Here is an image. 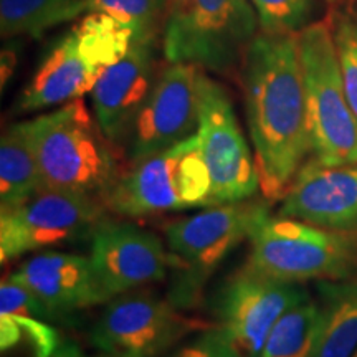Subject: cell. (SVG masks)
Instances as JSON below:
<instances>
[{
  "label": "cell",
  "instance_id": "6da1fadb",
  "mask_svg": "<svg viewBox=\"0 0 357 357\" xmlns=\"http://www.w3.org/2000/svg\"><path fill=\"white\" fill-rule=\"evenodd\" d=\"M240 73L260 192L280 202L310 159L298 33L260 30Z\"/></svg>",
  "mask_w": 357,
  "mask_h": 357
},
{
  "label": "cell",
  "instance_id": "4fadbf2b",
  "mask_svg": "<svg viewBox=\"0 0 357 357\" xmlns=\"http://www.w3.org/2000/svg\"><path fill=\"white\" fill-rule=\"evenodd\" d=\"M89 242V263L108 300L167 278V247L139 225L105 220Z\"/></svg>",
  "mask_w": 357,
  "mask_h": 357
},
{
  "label": "cell",
  "instance_id": "f546056e",
  "mask_svg": "<svg viewBox=\"0 0 357 357\" xmlns=\"http://www.w3.org/2000/svg\"><path fill=\"white\" fill-rule=\"evenodd\" d=\"M98 357H108V356H105V354H102V356H98Z\"/></svg>",
  "mask_w": 357,
  "mask_h": 357
},
{
  "label": "cell",
  "instance_id": "4dcf8cb0",
  "mask_svg": "<svg viewBox=\"0 0 357 357\" xmlns=\"http://www.w3.org/2000/svg\"><path fill=\"white\" fill-rule=\"evenodd\" d=\"M352 357H357V352H356V354H354V356H352Z\"/></svg>",
  "mask_w": 357,
  "mask_h": 357
},
{
  "label": "cell",
  "instance_id": "7c38bea8",
  "mask_svg": "<svg viewBox=\"0 0 357 357\" xmlns=\"http://www.w3.org/2000/svg\"><path fill=\"white\" fill-rule=\"evenodd\" d=\"M199 73L187 63L159 71L129 134L132 162L189 139L199 131Z\"/></svg>",
  "mask_w": 357,
  "mask_h": 357
},
{
  "label": "cell",
  "instance_id": "8992f818",
  "mask_svg": "<svg viewBox=\"0 0 357 357\" xmlns=\"http://www.w3.org/2000/svg\"><path fill=\"white\" fill-rule=\"evenodd\" d=\"M248 242V265L273 278L305 283L357 273V234L268 212L253 227Z\"/></svg>",
  "mask_w": 357,
  "mask_h": 357
},
{
  "label": "cell",
  "instance_id": "7a4b0ae2",
  "mask_svg": "<svg viewBox=\"0 0 357 357\" xmlns=\"http://www.w3.org/2000/svg\"><path fill=\"white\" fill-rule=\"evenodd\" d=\"M30 136L45 187L100 200L121 177L116 147L82 98L30 121Z\"/></svg>",
  "mask_w": 357,
  "mask_h": 357
},
{
  "label": "cell",
  "instance_id": "44dd1931",
  "mask_svg": "<svg viewBox=\"0 0 357 357\" xmlns=\"http://www.w3.org/2000/svg\"><path fill=\"white\" fill-rule=\"evenodd\" d=\"M318 301L311 294L275 324L258 357H311L318 328Z\"/></svg>",
  "mask_w": 357,
  "mask_h": 357
},
{
  "label": "cell",
  "instance_id": "d6986e66",
  "mask_svg": "<svg viewBox=\"0 0 357 357\" xmlns=\"http://www.w3.org/2000/svg\"><path fill=\"white\" fill-rule=\"evenodd\" d=\"M45 189L35 155L30 121L12 124L0 141V212L17 207Z\"/></svg>",
  "mask_w": 357,
  "mask_h": 357
},
{
  "label": "cell",
  "instance_id": "52a82bcc",
  "mask_svg": "<svg viewBox=\"0 0 357 357\" xmlns=\"http://www.w3.org/2000/svg\"><path fill=\"white\" fill-rule=\"evenodd\" d=\"M212 205V181L199 132L189 139L132 162L106 199L116 215L153 217Z\"/></svg>",
  "mask_w": 357,
  "mask_h": 357
},
{
  "label": "cell",
  "instance_id": "7402d4cb",
  "mask_svg": "<svg viewBox=\"0 0 357 357\" xmlns=\"http://www.w3.org/2000/svg\"><path fill=\"white\" fill-rule=\"evenodd\" d=\"M334 7L328 25L336 45L346 96L357 118V0H342Z\"/></svg>",
  "mask_w": 357,
  "mask_h": 357
},
{
  "label": "cell",
  "instance_id": "5bb4252c",
  "mask_svg": "<svg viewBox=\"0 0 357 357\" xmlns=\"http://www.w3.org/2000/svg\"><path fill=\"white\" fill-rule=\"evenodd\" d=\"M276 213L321 229L357 234V164L323 166L306 160Z\"/></svg>",
  "mask_w": 357,
  "mask_h": 357
},
{
  "label": "cell",
  "instance_id": "484cf974",
  "mask_svg": "<svg viewBox=\"0 0 357 357\" xmlns=\"http://www.w3.org/2000/svg\"><path fill=\"white\" fill-rule=\"evenodd\" d=\"M171 357H231L215 326L200 331L192 341L178 347Z\"/></svg>",
  "mask_w": 357,
  "mask_h": 357
},
{
  "label": "cell",
  "instance_id": "2e32d148",
  "mask_svg": "<svg viewBox=\"0 0 357 357\" xmlns=\"http://www.w3.org/2000/svg\"><path fill=\"white\" fill-rule=\"evenodd\" d=\"M37 298L48 319L108 303L89 258L47 250L30 257L10 275Z\"/></svg>",
  "mask_w": 357,
  "mask_h": 357
},
{
  "label": "cell",
  "instance_id": "9c48e42d",
  "mask_svg": "<svg viewBox=\"0 0 357 357\" xmlns=\"http://www.w3.org/2000/svg\"><path fill=\"white\" fill-rule=\"evenodd\" d=\"M310 296L303 283L268 276L245 263L215 296V329L231 357H258L281 316Z\"/></svg>",
  "mask_w": 357,
  "mask_h": 357
},
{
  "label": "cell",
  "instance_id": "8fae6325",
  "mask_svg": "<svg viewBox=\"0 0 357 357\" xmlns=\"http://www.w3.org/2000/svg\"><path fill=\"white\" fill-rule=\"evenodd\" d=\"M199 137L212 181V205L242 202L260 190L255 154L245 139L227 89L199 73Z\"/></svg>",
  "mask_w": 357,
  "mask_h": 357
},
{
  "label": "cell",
  "instance_id": "5b68a950",
  "mask_svg": "<svg viewBox=\"0 0 357 357\" xmlns=\"http://www.w3.org/2000/svg\"><path fill=\"white\" fill-rule=\"evenodd\" d=\"M310 159L323 166L357 164V118L347 101L328 22L298 32Z\"/></svg>",
  "mask_w": 357,
  "mask_h": 357
},
{
  "label": "cell",
  "instance_id": "30bf717a",
  "mask_svg": "<svg viewBox=\"0 0 357 357\" xmlns=\"http://www.w3.org/2000/svg\"><path fill=\"white\" fill-rule=\"evenodd\" d=\"M211 324L187 318L169 298L129 291L111 298L91 331L96 349L108 357H160L187 334Z\"/></svg>",
  "mask_w": 357,
  "mask_h": 357
},
{
  "label": "cell",
  "instance_id": "ffe728a7",
  "mask_svg": "<svg viewBox=\"0 0 357 357\" xmlns=\"http://www.w3.org/2000/svg\"><path fill=\"white\" fill-rule=\"evenodd\" d=\"M82 13H86L84 0H0V33L2 38L42 37Z\"/></svg>",
  "mask_w": 357,
  "mask_h": 357
},
{
  "label": "cell",
  "instance_id": "e0dca14e",
  "mask_svg": "<svg viewBox=\"0 0 357 357\" xmlns=\"http://www.w3.org/2000/svg\"><path fill=\"white\" fill-rule=\"evenodd\" d=\"M105 73L86 48L77 30L70 29L52 45L37 71L22 91L20 111H38L79 100L91 93Z\"/></svg>",
  "mask_w": 357,
  "mask_h": 357
},
{
  "label": "cell",
  "instance_id": "4316f807",
  "mask_svg": "<svg viewBox=\"0 0 357 357\" xmlns=\"http://www.w3.org/2000/svg\"><path fill=\"white\" fill-rule=\"evenodd\" d=\"M17 65V50L8 45L7 48L2 50V89L6 86V83L10 79L13 70Z\"/></svg>",
  "mask_w": 357,
  "mask_h": 357
},
{
  "label": "cell",
  "instance_id": "ba28073f",
  "mask_svg": "<svg viewBox=\"0 0 357 357\" xmlns=\"http://www.w3.org/2000/svg\"><path fill=\"white\" fill-rule=\"evenodd\" d=\"M100 200L45 187L17 207L0 212V260L3 265L26 253L91 240L108 220Z\"/></svg>",
  "mask_w": 357,
  "mask_h": 357
},
{
  "label": "cell",
  "instance_id": "d4e9b609",
  "mask_svg": "<svg viewBox=\"0 0 357 357\" xmlns=\"http://www.w3.org/2000/svg\"><path fill=\"white\" fill-rule=\"evenodd\" d=\"M7 314L15 321L20 331V341L29 342L33 357H52L61 346L60 333L48 324L43 318H40L37 312H0Z\"/></svg>",
  "mask_w": 357,
  "mask_h": 357
},
{
  "label": "cell",
  "instance_id": "3957f363",
  "mask_svg": "<svg viewBox=\"0 0 357 357\" xmlns=\"http://www.w3.org/2000/svg\"><path fill=\"white\" fill-rule=\"evenodd\" d=\"M268 200H242L205 207L166 227L169 250L167 298L178 310L199 305L207 281L240 243L250 238L253 227L270 212Z\"/></svg>",
  "mask_w": 357,
  "mask_h": 357
},
{
  "label": "cell",
  "instance_id": "83f0119b",
  "mask_svg": "<svg viewBox=\"0 0 357 357\" xmlns=\"http://www.w3.org/2000/svg\"><path fill=\"white\" fill-rule=\"evenodd\" d=\"M52 357H83L82 349L73 342H65L58 347V351Z\"/></svg>",
  "mask_w": 357,
  "mask_h": 357
},
{
  "label": "cell",
  "instance_id": "603a6c76",
  "mask_svg": "<svg viewBox=\"0 0 357 357\" xmlns=\"http://www.w3.org/2000/svg\"><path fill=\"white\" fill-rule=\"evenodd\" d=\"M167 0H84L86 13H106L132 30L136 38H155Z\"/></svg>",
  "mask_w": 357,
  "mask_h": 357
},
{
  "label": "cell",
  "instance_id": "cb8c5ba5",
  "mask_svg": "<svg viewBox=\"0 0 357 357\" xmlns=\"http://www.w3.org/2000/svg\"><path fill=\"white\" fill-rule=\"evenodd\" d=\"M263 32L298 33L310 25L314 0H250Z\"/></svg>",
  "mask_w": 357,
  "mask_h": 357
},
{
  "label": "cell",
  "instance_id": "9a60e30c",
  "mask_svg": "<svg viewBox=\"0 0 357 357\" xmlns=\"http://www.w3.org/2000/svg\"><path fill=\"white\" fill-rule=\"evenodd\" d=\"M155 66V38L134 40L131 50L109 66L91 89L93 113L114 146L129 139L134 119L159 75Z\"/></svg>",
  "mask_w": 357,
  "mask_h": 357
},
{
  "label": "cell",
  "instance_id": "277c9868",
  "mask_svg": "<svg viewBox=\"0 0 357 357\" xmlns=\"http://www.w3.org/2000/svg\"><path fill=\"white\" fill-rule=\"evenodd\" d=\"M260 32L250 0H167L162 52L169 63L229 73Z\"/></svg>",
  "mask_w": 357,
  "mask_h": 357
},
{
  "label": "cell",
  "instance_id": "f1b7e54d",
  "mask_svg": "<svg viewBox=\"0 0 357 357\" xmlns=\"http://www.w3.org/2000/svg\"><path fill=\"white\" fill-rule=\"evenodd\" d=\"M329 2H336L337 3V2H342V0H329Z\"/></svg>",
  "mask_w": 357,
  "mask_h": 357
},
{
  "label": "cell",
  "instance_id": "ac0fdd59",
  "mask_svg": "<svg viewBox=\"0 0 357 357\" xmlns=\"http://www.w3.org/2000/svg\"><path fill=\"white\" fill-rule=\"evenodd\" d=\"M318 328L311 357H352L357 352V273L316 281Z\"/></svg>",
  "mask_w": 357,
  "mask_h": 357
}]
</instances>
